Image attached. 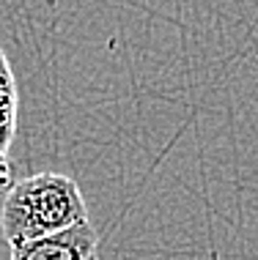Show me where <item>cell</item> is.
<instances>
[{
    "instance_id": "obj_1",
    "label": "cell",
    "mask_w": 258,
    "mask_h": 260,
    "mask_svg": "<svg viewBox=\"0 0 258 260\" xmlns=\"http://www.w3.org/2000/svg\"><path fill=\"white\" fill-rule=\"evenodd\" d=\"M82 222H88L82 192L77 181L61 173H39L17 181L0 208V233L11 249Z\"/></svg>"
},
{
    "instance_id": "obj_2",
    "label": "cell",
    "mask_w": 258,
    "mask_h": 260,
    "mask_svg": "<svg viewBox=\"0 0 258 260\" xmlns=\"http://www.w3.org/2000/svg\"><path fill=\"white\" fill-rule=\"evenodd\" d=\"M96 255H99V236L91 222L74 224L52 236H41L36 241L22 244L19 249H11V260H96Z\"/></svg>"
},
{
    "instance_id": "obj_3",
    "label": "cell",
    "mask_w": 258,
    "mask_h": 260,
    "mask_svg": "<svg viewBox=\"0 0 258 260\" xmlns=\"http://www.w3.org/2000/svg\"><path fill=\"white\" fill-rule=\"evenodd\" d=\"M17 129V85L14 74L0 52V153L9 151V143Z\"/></svg>"
},
{
    "instance_id": "obj_4",
    "label": "cell",
    "mask_w": 258,
    "mask_h": 260,
    "mask_svg": "<svg viewBox=\"0 0 258 260\" xmlns=\"http://www.w3.org/2000/svg\"><path fill=\"white\" fill-rule=\"evenodd\" d=\"M14 184H17V181H14V167H11L9 156L0 153V192H9Z\"/></svg>"
}]
</instances>
